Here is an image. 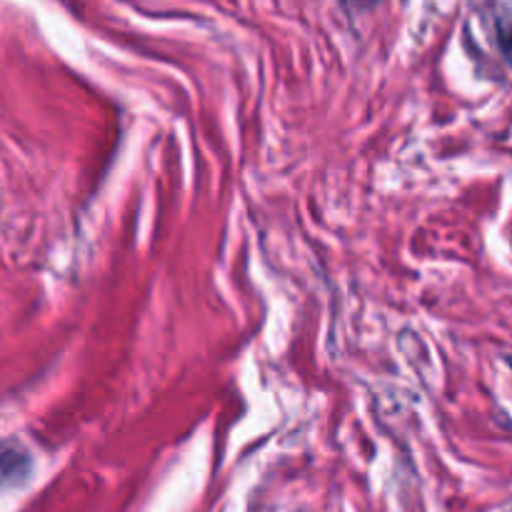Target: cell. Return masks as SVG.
Wrapping results in <instances>:
<instances>
[{
  "instance_id": "2",
  "label": "cell",
  "mask_w": 512,
  "mask_h": 512,
  "mask_svg": "<svg viewBox=\"0 0 512 512\" xmlns=\"http://www.w3.org/2000/svg\"><path fill=\"white\" fill-rule=\"evenodd\" d=\"M348 3L353 5V8H358V10H368V8H373L378 0H348Z\"/></svg>"
},
{
  "instance_id": "1",
  "label": "cell",
  "mask_w": 512,
  "mask_h": 512,
  "mask_svg": "<svg viewBox=\"0 0 512 512\" xmlns=\"http://www.w3.org/2000/svg\"><path fill=\"white\" fill-rule=\"evenodd\" d=\"M498 38L500 48H503V53L508 55L512 63V0H505L498 13Z\"/></svg>"
}]
</instances>
